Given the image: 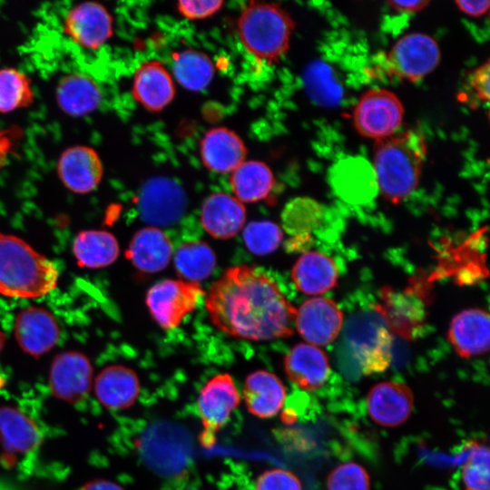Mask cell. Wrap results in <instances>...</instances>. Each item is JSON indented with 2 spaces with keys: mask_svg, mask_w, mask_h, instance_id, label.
Returning <instances> with one entry per match:
<instances>
[{
  "mask_svg": "<svg viewBox=\"0 0 490 490\" xmlns=\"http://www.w3.org/2000/svg\"><path fill=\"white\" fill-rule=\"evenodd\" d=\"M205 305L215 327L235 338L266 341L293 333L297 309L270 278L250 266L229 268Z\"/></svg>",
  "mask_w": 490,
  "mask_h": 490,
  "instance_id": "cell-1",
  "label": "cell"
},
{
  "mask_svg": "<svg viewBox=\"0 0 490 490\" xmlns=\"http://www.w3.org/2000/svg\"><path fill=\"white\" fill-rule=\"evenodd\" d=\"M426 155L425 138L416 130L377 141L372 166L378 191L387 201L398 203L416 189Z\"/></svg>",
  "mask_w": 490,
  "mask_h": 490,
  "instance_id": "cell-2",
  "label": "cell"
},
{
  "mask_svg": "<svg viewBox=\"0 0 490 490\" xmlns=\"http://www.w3.org/2000/svg\"><path fill=\"white\" fill-rule=\"evenodd\" d=\"M58 270L47 258L21 239L0 233V293L34 299L53 290Z\"/></svg>",
  "mask_w": 490,
  "mask_h": 490,
  "instance_id": "cell-3",
  "label": "cell"
},
{
  "mask_svg": "<svg viewBox=\"0 0 490 490\" xmlns=\"http://www.w3.org/2000/svg\"><path fill=\"white\" fill-rule=\"evenodd\" d=\"M238 34L244 48L269 64L278 61L289 49L294 21L280 5L250 2L238 19Z\"/></svg>",
  "mask_w": 490,
  "mask_h": 490,
  "instance_id": "cell-4",
  "label": "cell"
},
{
  "mask_svg": "<svg viewBox=\"0 0 490 490\" xmlns=\"http://www.w3.org/2000/svg\"><path fill=\"white\" fill-rule=\"evenodd\" d=\"M377 313L349 322L347 338L352 356L365 375L385 371L391 361L392 335Z\"/></svg>",
  "mask_w": 490,
  "mask_h": 490,
  "instance_id": "cell-5",
  "label": "cell"
},
{
  "mask_svg": "<svg viewBox=\"0 0 490 490\" xmlns=\"http://www.w3.org/2000/svg\"><path fill=\"white\" fill-rule=\"evenodd\" d=\"M240 399L238 387L228 373L212 377L201 387L196 408L203 428L200 442L204 447L213 446L217 433L228 424Z\"/></svg>",
  "mask_w": 490,
  "mask_h": 490,
  "instance_id": "cell-6",
  "label": "cell"
},
{
  "mask_svg": "<svg viewBox=\"0 0 490 490\" xmlns=\"http://www.w3.org/2000/svg\"><path fill=\"white\" fill-rule=\"evenodd\" d=\"M204 296L196 282L165 279L152 286L146 295V305L156 323L164 329L180 326Z\"/></svg>",
  "mask_w": 490,
  "mask_h": 490,
  "instance_id": "cell-7",
  "label": "cell"
},
{
  "mask_svg": "<svg viewBox=\"0 0 490 490\" xmlns=\"http://www.w3.org/2000/svg\"><path fill=\"white\" fill-rule=\"evenodd\" d=\"M403 117V105L394 93L372 89L359 98L354 109L353 122L360 135L378 141L395 134Z\"/></svg>",
  "mask_w": 490,
  "mask_h": 490,
  "instance_id": "cell-8",
  "label": "cell"
},
{
  "mask_svg": "<svg viewBox=\"0 0 490 490\" xmlns=\"http://www.w3.org/2000/svg\"><path fill=\"white\" fill-rule=\"evenodd\" d=\"M187 196L182 187L168 177L156 176L146 181L138 197L142 220L152 227L170 226L184 214Z\"/></svg>",
  "mask_w": 490,
  "mask_h": 490,
  "instance_id": "cell-9",
  "label": "cell"
},
{
  "mask_svg": "<svg viewBox=\"0 0 490 490\" xmlns=\"http://www.w3.org/2000/svg\"><path fill=\"white\" fill-rule=\"evenodd\" d=\"M439 60L437 43L421 33H412L400 38L387 57L389 71L410 82L418 81L430 74Z\"/></svg>",
  "mask_w": 490,
  "mask_h": 490,
  "instance_id": "cell-10",
  "label": "cell"
},
{
  "mask_svg": "<svg viewBox=\"0 0 490 490\" xmlns=\"http://www.w3.org/2000/svg\"><path fill=\"white\" fill-rule=\"evenodd\" d=\"M329 182L337 196L352 204L368 203L378 191L374 168L362 156L338 160L330 168Z\"/></svg>",
  "mask_w": 490,
  "mask_h": 490,
  "instance_id": "cell-11",
  "label": "cell"
},
{
  "mask_svg": "<svg viewBox=\"0 0 490 490\" xmlns=\"http://www.w3.org/2000/svg\"><path fill=\"white\" fill-rule=\"evenodd\" d=\"M92 380L93 367L83 353L65 351L53 360L49 386L56 398L67 403L83 400L91 389Z\"/></svg>",
  "mask_w": 490,
  "mask_h": 490,
  "instance_id": "cell-12",
  "label": "cell"
},
{
  "mask_svg": "<svg viewBox=\"0 0 490 490\" xmlns=\"http://www.w3.org/2000/svg\"><path fill=\"white\" fill-rule=\"evenodd\" d=\"M376 311L389 331L407 339L416 337L425 322V305L410 290L397 291L390 287L383 288Z\"/></svg>",
  "mask_w": 490,
  "mask_h": 490,
  "instance_id": "cell-13",
  "label": "cell"
},
{
  "mask_svg": "<svg viewBox=\"0 0 490 490\" xmlns=\"http://www.w3.org/2000/svg\"><path fill=\"white\" fill-rule=\"evenodd\" d=\"M294 323L306 341L317 347L324 346L334 341L339 334L343 314L333 300L313 298L296 310Z\"/></svg>",
  "mask_w": 490,
  "mask_h": 490,
  "instance_id": "cell-14",
  "label": "cell"
},
{
  "mask_svg": "<svg viewBox=\"0 0 490 490\" xmlns=\"http://www.w3.org/2000/svg\"><path fill=\"white\" fill-rule=\"evenodd\" d=\"M113 24V17L103 5L85 2L68 12L64 32L78 45L96 50L112 37Z\"/></svg>",
  "mask_w": 490,
  "mask_h": 490,
  "instance_id": "cell-15",
  "label": "cell"
},
{
  "mask_svg": "<svg viewBox=\"0 0 490 490\" xmlns=\"http://www.w3.org/2000/svg\"><path fill=\"white\" fill-rule=\"evenodd\" d=\"M414 408V396L404 383L383 381L370 388L367 396V410L370 418L385 427L405 423Z\"/></svg>",
  "mask_w": 490,
  "mask_h": 490,
  "instance_id": "cell-16",
  "label": "cell"
},
{
  "mask_svg": "<svg viewBox=\"0 0 490 490\" xmlns=\"http://www.w3.org/2000/svg\"><path fill=\"white\" fill-rule=\"evenodd\" d=\"M57 172L66 188L83 194L98 186L103 169L99 155L93 148L76 145L61 154Z\"/></svg>",
  "mask_w": 490,
  "mask_h": 490,
  "instance_id": "cell-17",
  "label": "cell"
},
{
  "mask_svg": "<svg viewBox=\"0 0 490 490\" xmlns=\"http://www.w3.org/2000/svg\"><path fill=\"white\" fill-rule=\"evenodd\" d=\"M200 156L206 169L230 173L246 161L247 148L235 132L226 127L207 131L200 142Z\"/></svg>",
  "mask_w": 490,
  "mask_h": 490,
  "instance_id": "cell-18",
  "label": "cell"
},
{
  "mask_svg": "<svg viewBox=\"0 0 490 490\" xmlns=\"http://www.w3.org/2000/svg\"><path fill=\"white\" fill-rule=\"evenodd\" d=\"M132 95L147 111L161 112L174 99L173 77L161 62L146 61L134 73Z\"/></svg>",
  "mask_w": 490,
  "mask_h": 490,
  "instance_id": "cell-19",
  "label": "cell"
},
{
  "mask_svg": "<svg viewBox=\"0 0 490 490\" xmlns=\"http://www.w3.org/2000/svg\"><path fill=\"white\" fill-rule=\"evenodd\" d=\"M15 334L20 348L33 357H39L56 344L60 330L54 316L41 308H28L17 315Z\"/></svg>",
  "mask_w": 490,
  "mask_h": 490,
  "instance_id": "cell-20",
  "label": "cell"
},
{
  "mask_svg": "<svg viewBox=\"0 0 490 490\" xmlns=\"http://www.w3.org/2000/svg\"><path fill=\"white\" fill-rule=\"evenodd\" d=\"M283 366L289 379L304 390L321 387L330 373L326 353L309 343L295 345L285 356Z\"/></svg>",
  "mask_w": 490,
  "mask_h": 490,
  "instance_id": "cell-21",
  "label": "cell"
},
{
  "mask_svg": "<svg viewBox=\"0 0 490 490\" xmlns=\"http://www.w3.org/2000/svg\"><path fill=\"white\" fill-rule=\"evenodd\" d=\"M246 209L234 196L214 192L203 201L201 221L213 238L228 240L234 237L245 225Z\"/></svg>",
  "mask_w": 490,
  "mask_h": 490,
  "instance_id": "cell-22",
  "label": "cell"
},
{
  "mask_svg": "<svg viewBox=\"0 0 490 490\" xmlns=\"http://www.w3.org/2000/svg\"><path fill=\"white\" fill-rule=\"evenodd\" d=\"M489 327L486 311L468 309L453 318L448 329V339L460 357H476L489 348Z\"/></svg>",
  "mask_w": 490,
  "mask_h": 490,
  "instance_id": "cell-23",
  "label": "cell"
},
{
  "mask_svg": "<svg viewBox=\"0 0 490 490\" xmlns=\"http://www.w3.org/2000/svg\"><path fill=\"white\" fill-rule=\"evenodd\" d=\"M243 399L248 411L261 419L274 417L282 408L287 389L283 382L268 370H256L247 376Z\"/></svg>",
  "mask_w": 490,
  "mask_h": 490,
  "instance_id": "cell-24",
  "label": "cell"
},
{
  "mask_svg": "<svg viewBox=\"0 0 490 490\" xmlns=\"http://www.w3.org/2000/svg\"><path fill=\"white\" fill-rule=\"evenodd\" d=\"M137 374L122 365L108 366L94 380V393L98 401L108 409H125L136 401L140 394Z\"/></svg>",
  "mask_w": 490,
  "mask_h": 490,
  "instance_id": "cell-25",
  "label": "cell"
},
{
  "mask_svg": "<svg viewBox=\"0 0 490 490\" xmlns=\"http://www.w3.org/2000/svg\"><path fill=\"white\" fill-rule=\"evenodd\" d=\"M126 255L139 270L155 273L169 265L172 258V245L159 228L143 227L133 235Z\"/></svg>",
  "mask_w": 490,
  "mask_h": 490,
  "instance_id": "cell-26",
  "label": "cell"
},
{
  "mask_svg": "<svg viewBox=\"0 0 490 490\" xmlns=\"http://www.w3.org/2000/svg\"><path fill=\"white\" fill-rule=\"evenodd\" d=\"M292 280L299 290L308 295L323 294L337 284L338 270L328 256L309 251L300 256L291 271Z\"/></svg>",
  "mask_w": 490,
  "mask_h": 490,
  "instance_id": "cell-27",
  "label": "cell"
},
{
  "mask_svg": "<svg viewBox=\"0 0 490 490\" xmlns=\"http://www.w3.org/2000/svg\"><path fill=\"white\" fill-rule=\"evenodd\" d=\"M42 436L35 422L21 410L0 407V444L5 452L27 454L36 449Z\"/></svg>",
  "mask_w": 490,
  "mask_h": 490,
  "instance_id": "cell-28",
  "label": "cell"
},
{
  "mask_svg": "<svg viewBox=\"0 0 490 490\" xmlns=\"http://www.w3.org/2000/svg\"><path fill=\"white\" fill-rule=\"evenodd\" d=\"M101 100L102 93L98 84L85 74H68L57 85V103L68 115H86L99 106Z\"/></svg>",
  "mask_w": 490,
  "mask_h": 490,
  "instance_id": "cell-29",
  "label": "cell"
},
{
  "mask_svg": "<svg viewBox=\"0 0 490 490\" xmlns=\"http://www.w3.org/2000/svg\"><path fill=\"white\" fill-rule=\"evenodd\" d=\"M230 183L239 201L252 203L264 200L270 193L275 180L269 165L260 161L249 160L230 172Z\"/></svg>",
  "mask_w": 490,
  "mask_h": 490,
  "instance_id": "cell-30",
  "label": "cell"
},
{
  "mask_svg": "<svg viewBox=\"0 0 490 490\" xmlns=\"http://www.w3.org/2000/svg\"><path fill=\"white\" fill-rule=\"evenodd\" d=\"M73 250L79 265L90 269L111 265L120 251L118 241L112 233L96 230L81 231L74 241Z\"/></svg>",
  "mask_w": 490,
  "mask_h": 490,
  "instance_id": "cell-31",
  "label": "cell"
},
{
  "mask_svg": "<svg viewBox=\"0 0 490 490\" xmlns=\"http://www.w3.org/2000/svg\"><path fill=\"white\" fill-rule=\"evenodd\" d=\"M214 74L213 63L201 51L190 48L173 54L172 77L187 90L199 92L205 89Z\"/></svg>",
  "mask_w": 490,
  "mask_h": 490,
  "instance_id": "cell-32",
  "label": "cell"
},
{
  "mask_svg": "<svg viewBox=\"0 0 490 490\" xmlns=\"http://www.w3.org/2000/svg\"><path fill=\"white\" fill-rule=\"evenodd\" d=\"M173 262L181 278L198 283L211 275L216 267V255L206 242L189 241L177 249Z\"/></svg>",
  "mask_w": 490,
  "mask_h": 490,
  "instance_id": "cell-33",
  "label": "cell"
},
{
  "mask_svg": "<svg viewBox=\"0 0 490 490\" xmlns=\"http://www.w3.org/2000/svg\"><path fill=\"white\" fill-rule=\"evenodd\" d=\"M281 217L287 232L307 236L319 225L323 218V209L314 199L297 197L285 205Z\"/></svg>",
  "mask_w": 490,
  "mask_h": 490,
  "instance_id": "cell-34",
  "label": "cell"
},
{
  "mask_svg": "<svg viewBox=\"0 0 490 490\" xmlns=\"http://www.w3.org/2000/svg\"><path fill=\"white\" fill-rule=\"evenodd\" d=\"M34 96L30 80L24 74L13 68L0 70V113L27 107L34 102Z\"/></svg>",
  "mask_w": 490,
  "mask_h": 490,
  "instance_id": "cell-35",
  "label": "cell"
},
{
  "mask_svg": "<svg viewBox=\"0 0 490 490\" xmlns=\"http://www.w3.org/2000/svg\"><path fill=\"white\" fill-rule=\"evenodd\" d=\"M304 83L309 95L320 104H335L341 97L339 84L331 69L323 63L315 62L307 68Z\"/></svg>",
  "mask_w": 490,
  "mask_h": 490,
  "instance_id": "cell-36",
  "label": "cell"
},
{
  "mask_svg": "<svg viewBox=\"0 0 490 490\" xmlns=\"http://www.w3.org/2000/svg\"><path fill=\"white\" fill-rule=\"evenodd\" d=\"M242 238L247 249L255 255L263 256L275 251L283 240L281 229L270 220L248 223L243 229Z\"/></svg>",
  "mask_w": 490,
  "mask_h": 490,
  "instance_id": "cell-37",
  "label": "cell"
},
{
  "mask_svg": "<svg viewBox=\"0 0 490 490\" xmlns=\"http://www.w3.org/2000/svg\"><path fill=\"white\" fill-rule=\"evenodd\" d=\"M465 490H489V449L487 446L474 442L468 457L462 467Z\"/></svg>",
  "mask_w": 490,
  "mask_h": 490,
  "instance_id": "cell-38",
  "label": "cell"
},
{
  "mask_svg": "<svg viewBox=\"0 0 490 490\" xmlns=\"http://www.w3.org/2000/svg\"><path fill=\"white\" fill-rule=\"evenodd\" d=\"M327 490H370V477L361 465L344 463L328 474Z\"/></svg>",
  "mask_w": 490,
  "mask_h": 490,
  "instance_id": "cell-39",
  "label": "cell"
},
{
  "mask_svg": "<svg viewBox=\"0 0 490 490\" xmlns=\"http://www.w3.org/2000/svg\"><path fill=\"white\" fill-rule=\"evenodd\" d=\"M254 490H303V487L299 478L291 471L271 468L257 477Z\"/></svg>",
  "mask_w": 490,
  "mask_h": 490,
  "instance_id": "cell-40",
  "label": "cell"
},
{
  "mask_svg": "<svg viewBox=\"0 0 490 490\" xmlns=\"http://www.w3.org/2000/svg\"><path fill=\"white\" fill-rule=\"evenodd\" d=\"M223 1H189L182 0L176 4L181 15L190 20H202L218 13L223 6Z\"/></svg>",
  "mask_w": 490,
  "mask_h": 490,
  "instance_id": "cell-41",
  "label": "cell"
},
{
  "mask_svg": "<svg viewBox=\"0 0 490 490\" xmlns=\"http://www.w3.org/2000/svg\"><path fill=\"white\" fill-rule=\"evenodd\" d=\"M489 63L476 68L471 74L468 80V85L473 90L476 98L483 102L489 101Z\"/></svg>",
  "mask_w": 490,
  "mask_h": 490,
  "instance_id": "cell-42",
  "label": "cell"
},
{
  "mask_svg": "<svg viewBox=\"0 0 490 490\" xmlns=\"http://www.w3.org/2000/svg\"><path fill=\"white\" fill-rule=\"evenodd\" d=\"M455 3L463 14L474 17L484 15L490 5L489 1H456Z\"/></svg>",
  "mask_w": 490,
  "mask_h": 490,
  "instance_id": "cell-43",
  "label": "cell"
},
{
  "mask_svg": "<svg viewBox=\"0 0 490 490\" xmlns=\"http://www.w3.org/2000/svg\"><path fill=\"white\" fill-rule=\"evenodd\" d=\"M429 1L416 0V1H395L389 0L387 4L397 12L403 14H414L419 12L429 5Z\"/></svg>",
  "mask_w": 490,
  "mask_h": 490,
  "instance_id": "cell-44",
  "label": "cell"
},
{
  "mask_svg": "<svg viewBox=\"0 0 490 490\" xmlns=\"http://www.w3.org/2000/svg\"><path fill=\"white\" fill-rule=\"evenodd\" d=\"M79 490H124L118 484L108 479H95L86 483Z\"/></svg>",
  "mask_w": 490,
  "mask_h": 490,
  "instance_id": "cell-45",
  "label": "cell"
},
{
  "mask_svg": "<svg viewBox=\"0 0 490 490\" xmlns=\"http://www.w3.org/2000/svg\"><path fill=\"white\" fill-rule=\"evenodd\" d=\"M8 146V139L4 135V133H0V166L3 164V162L6 157Z\"/></svg>",
  "mask_w": 490,
  "mask_h": 490,
  "instance_id": "cell-46",
  "label": "cell"
},
{
  "mask_svg": "<svg viewBox=\"0 0 490 490\" xmlns=\"http://www.w3.org/2000/svg\"><path fill=\"white\" fill-rule=\"evenodd\" d=\"M5 342V336L3 332L0 331V351L2 350Z\"/></svg>",
  "mask_w": 490,
  "mask_h": 490,
  "instance_id": "cell-47",
  "label": "cell"
}]
</instances>
